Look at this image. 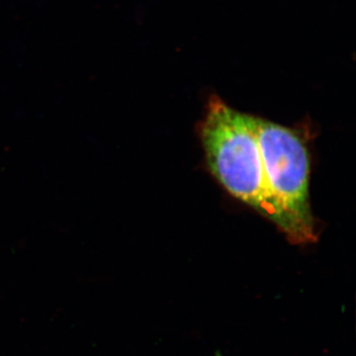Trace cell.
<instances>
[{
  "label": "cell",
  "instance_id": "obj_1",
  "mask_svg": "<svg viewBox=\"0 0 356 356\" xmlns=\"http://www.w3.org/2000/svg\"><path fill=\"white\" fill-rule=\"evenodd\" d=\"M208 170L238 200L280 226L268 188L257 132V117L232 108L212 96L199 124Z\"/></svg>",
  "mask_w": 356,
  "mask_h": 356
},
{
  "label": "cell",
  "instance_id": "obj_2",
  "mask_svg": "<svg viewBox=\"0 0 356 356\" xmlns=\"http://www.w3.org/2000/svg\"><path fill=\"white\" fill-rule=\"evenodd\" d=\"M257 140L267 188L288 242L310 245L318 241L310 205V156L303 134L257 117Z\"/></svg>",
  "mask_w": 356,
  "mask_h": 356
}]
</instances>
